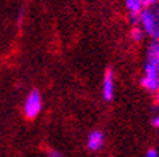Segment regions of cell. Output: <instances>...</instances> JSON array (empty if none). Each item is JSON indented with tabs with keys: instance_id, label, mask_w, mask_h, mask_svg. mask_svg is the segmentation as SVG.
I'll use <instances>...</instances> for the list:
<instances>
[{
	"instance_id": "obj_1",
	"label": "cell",
	"mask_w": 159,
	"mask_h": 157,
	"mask_svg": "<svg viewBox=\"0 0 159 157\" xmlns=\"http://www.w3.org/2000/svg\"><path fill=\"white\" fill-rule=\"evenodd\" d=\"M139 24L143 33L148 34L152 41H159V4L145 7L139 14Z\"/></svg>"
},
{
	"instance_id": "obj_2",
	"label": "cell",
	"mask_w": 159,
	"mask_h": 157,
	"mask_svg": "<svg viewBox=\"0 0 159 157\" xmlns=\"http://www.w3.org/2000/svg\"><path fill=\"white\" fill-rule=\"evenodd\" d=\"M141 85L143 89L149 92H156L159 89V75L158 69L152 61L146 59L143 67V75L141 78Z\"/></svg>"
},
{
	"instance_id": "obj_3",
	"label": "cell",
	"mask_w": 159,
	"mask_h": 157,
	"mask_svg": "<svg viewBox=\"0 0 159 157\" xmlns=\"http://www.w3.org/2000/svg\"><path fill=\"white\" fill-rule=\"evenodd\" d=\"M43 108V101H41V95L37 89H33L26 98L23 106V113L27 119H36L41 112Z\"/></svg>"
},
{
	"instance_id": "obj_4",
	"label": "cell",
	"mask_w": 159,
	"mask_h": 157,
	"mask_svg": "<svg viewBox=\"0 0 159 157\" xmlns=\"http://www.w3.org/2000/svg\"><path fill=\"white\" fill-rule=\"evenodd\" d=\"M125 6L128 9L129 21L134 26L139 24V14L145 9V0H125Z\"/></svg>"
},
{
	"instance_id": "obj_5",
	"label": "cell",
	"mask_w": 159,
	"mask_h": 157,
	"mask_svg": "<svg viewBox=\"0 0 159 157\" xmlns=\"http://www.w3.org/2000/svg\"><path fill=\"white\" fill-rule=\"evenodd\" d=\"M114 91H115V82H114V71L112 68H108L104 74L102 81V96L105 101H112Z\"/></svg>"
},
{
	"instance_id": "obj_6",
	"label": "cell",
	"mask_w": 159,
	"mask_h": 157,
	"mask_svg": "<svg viewBox=\"0 0 159 157\" xmlns=\"http://www.w3.org/2000/svg\"><path fill=\"white\" fill-rule=\"evenodd\" d=\"M104 142H105V136L101 130H93L88 134V139H87V146L91 151H98L99 149L104 146Z\"/></svg>"
},
{
	"instance_id": "obj_7",
	"label": "cell",
	"mask_w": 159,
	"mask_h": 157,
	"mask_svg": "<svg viewBox=\"0 0 159 157\" xmlns=\"http://www.w3.org/2000/svg\"><path fill=\"white\" fill-rule=\"evenodd\" d=\"M148 54H146V59L152 61L155 64L156 69H158V75H159V41H152L148 46Z\"/></svg>"
},
{
	"instance_id": "obj_8",
	"label": "cell",
	"mask_w": 159,
	"mask_h": 157,
	"mask_svg": "<svg viewBox=\"0 0 159 157\" xmlns=\"http://www.w3.org/2000/svg\"><path fill=\"white\" fill-rule=\"evenodd\" d=\"M143 36H145V33H143V30L139 26L132 27V30H131V38H132L135 43H141L143 40Z\"/></svg>"
},
{
	"instance_id": "obj_9",
	"label": "cell",
	"mask_w": 159,
	"mask_h": 157,
	"mask_svg": "<svg viewBox=\"0 0 159 157\" xmlns=\"http://www.w3.org/2000/svg\"><path fill=\"white\" fill-rule=\"evenodd\" d=\"M145 157H159V153L156 149H149V150H146Z\"/></svg>"
},
{
	"instance_id": "obj_10",
	"label": "cell",
	"mask_w": 159,
	"mask_h": 157,
	"mask_svg": "<svg viewBox=\"0 0 159 157\" xmlns=\"http://www.w3.org/2000/svg\"><path fill=\"white\" fill-rule=\"evenodd\" d=\"M47 154H48V157H63V153L58 150H54V149H51V150L47 151Z\"/></svg>"
},
{
	"instance_id": "obj_11",
	"label": "cell",
	"mask_w": 159,
	"mask_h": 157,
	"mask_svg": "<svg viewBox=\"0 0 159 157\" xmlns=\"http://www.w3.org/2000/svg\"><path fill=\"white\" fill-rule=\"evenodd\" d=\"M159 4V0H145V7H152Z\"/></svg>"
},
{
	"instance_id": "obj_12",
	"label": "cell",
	"mask_w": 159,
	"mask_h": 157,
	"mask_svg": "<svg viewBox=\"0 0 159 157\" xmlns=\"http://www.w3.org/2000/svg\"><path fill=\"white\" fill-rule=\"evenodd\" d=\"M152 126L153 128H156V129H159V115L152 119Z\"/></svg>"
},
{
	"instance_id": "obj_13",
	"label": "cell",
	"mask_w": 159,
	"mask_h": 157,
	"mask_svg": "<svg viewBox=\"0 0 159 157\" xmlns=\"http://www.w3.org/2000/svg\"><path fill=\"white\" fill-rule=\"evenodd\" d=\"M155 101H156V103L159 105V89L155 92Z\"/></svg>"
}]
</instances>
